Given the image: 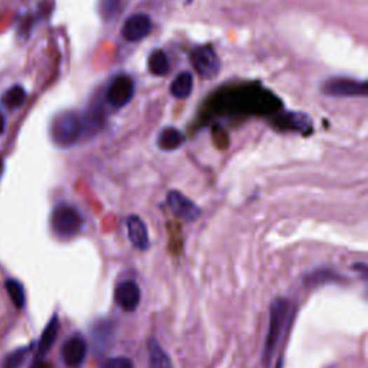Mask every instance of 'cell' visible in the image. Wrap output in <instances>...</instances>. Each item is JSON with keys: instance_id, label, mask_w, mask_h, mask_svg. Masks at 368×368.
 I'll return each mask as SVG.
<instances>
[{"instance_id": "6da1fadb", "label": "cell", "mask_w": 368, "mask_h": 368, "mask_svg": "<svg viewBox=\"0 0 368 368\" xmlns=\"http://www.w3.org/2000/svg\"><path fill=\"white\" fill-rule=\"evenodd\" d=\"M288 314H289V304L285 299L278 298L272 302L269 329H268V335H266L265 344H264V353H262L264 364H269L273 357V353L278 347L282 331H284Z\"/></svg>"}, {"instance_id": "7a4b0ae2", "label": "cell", "mask_w": 368, "mask_h": 368, "mask_svg": "<svg viewBox=\"0 0 368 368\" xmlns=\"http://www.w3.org/2000/svg\"><path fill=\"white\" fill-rule=\"evenodd\" d=\"M82 121L74 111H65L56 116L50 124V137L60 147L74 146L81 137Z\"/></svg>"}, {"instance_id": "3957f363", "label": "cell", "mask_w": 368, "mask_h": 368, "mask_svg": "<svg viewBox=\"0 0 368 368\" xmlns=\"http://www.w3.org/2000/svg\"><path fill=\"white\" fill-rule=\"evenodd\" d=\"M52 229L61 238H72L79 233L82 228V217L79 212L69 205L56 206L52 217Z\"/></svg>"}, {"instance_id": "277c9868", "label": "cell", "mask_w": 368, "mask_h": 368, "mask_svg": "<svg viewBox=\"0 0 368 368\" xmlns=\"http://www.w3.org/2000/svg\"><path fill=\"white\" fill-rule=\"evenodd\" d=\"M135 83L128 75H118L108 85L105 98L107 102L114 108L125 107L134 97Z\"/></svg>"}, {"instance_id": "5b68a950", "label": "cell", "mask_w": 368, "mask_h": 368, "mask_svg": "<svg viewBox=\"0 0 368 368\" xmlns=\"http://www.w3.org/2000/svg\"><path fill=\"white\" fill-rule=\"evenodd\" d=\"M191 62H193L196 72L199 74L202 78L212 79L220 71L219 56L210 45L196 48L191 53Z\"/></svg>"}, {"instance_id": "8992f818", "label": "cell", "mask_w": 368, "mask_h": 368, "mask_svg": "<svg viewBox=\"0 0 368 368\" xmlns=\"http://www.w3.org/2000/svg\"><path fill=\"white\" fill-rule=\"evenodd\" d=\"M322 91L331 97H365L367 82L350 78H331L324 83Z\"/></svg>"}, {"instance_id": "52a82bcc", "label": "cell", "mask_w": 368, "mask_h": 368, "mask_svg": "<svg viewBox=\"0 0 368 368\" xmlns=\"http://www.w3.org/2000/svg\"><path fill=\"white\" fill-rule=\"evenodd\" d=\"M151 27L153 22L147 13H134L124 22L121 35L128 42H139L151 32Z\"/></svg>"}, {"instance_id": "ba28073f", "label": "cell", "mask_w": 368, "mask_h": 368, "mask_svg": "<svg viewBox=\"0 0 368 368\" xmlns=\"http://www.w3.org/2000/svg\"><path fill=\"white\" fill-rule=\"evenodd\" d=\"M167 205L177 217L186 222H194L200 217L202 210L196 206L189 197L177 190H172L167 194Z\"/></svg>"}, {"instance_id": "9c48e42d", "label": "cell", "mask_w": 368, "mask_h": 368, "mask_svg": "<svg viewBox=\"0 0 368 368\" xmlns=\"http://www.w3.org/2000/svg\"><path fill=\"white\" fill-rule=\"evenodd\" d=\"M114 298L121 309L132 313L141 302V289L134 280H125L117 287Z\"/></svg>"}, {"instance_id": "30bf717a", "label": "cell", "mask_w": 368, "mask_h": 368, "mask_svg": "<svg viewBox=\"0 0 368 368\" xmlns=\"http://www.w3.org/2000/svg\"><path fill=\"white\" fill-rule=\"evenodd\" d=\"M125 226H127L128 239L132 243V246L138 250H143V252L147 250L150 247V238H149L146 223L138 216L131 214L125 219Z\"/></svg>"}, {"instance_id": "8fae6325", "label": "cell", "mask_w": 368, "mask_h": 368, "mask_svg": "<svg viewBox=\"0 0 368 368\" xmlns=\"http://www.w3.org/2000/svg\"><path fill=\"white\" fill-rule=\"evenodd\" d=\"M85 357H87V343L82 336H72L62 347V360L67 367L76 368L79 367Z\"/></svg>"}, {"instance_id": "7c38bea8", "label": "cell", "mask_w": 368, "mask_h": 368, "mask_svg": "<svg viewBox=\"0 0 368 368\" xmlns=\"http://www.w3.org/2000/svg\"><path fill=\"white\" fill-rule=\"evenodd\" d=\"M184 139L186 137L180 130L175 127H165L158 132L157 146L163 151H175L183 146Z\"/></svg>"}, {"instance_id": "4fadbf2b", "label": "cell", "mask_w": 368, "mask_h": 368, "mask_svg": "<svg viewBox=\"0 0 368 368\" xmlns=\"http://www.w3.org/2000/svg\"><path fill=\"white\" fill-rule=\"evenodd\" d=\"M193 91V75L190 72H180L170 85V93L177 100H186Z\"/></svg>"}, {"instance_id": "5bb4252c", "label": "cell", "mask_w": 368, "mask_h": 368, "mask_svg": "<svg viewBox=\"0 0 368 368\" xmlns=\"http://www.w3.org/2000/svg\"><path fill=\"white\" fill-rule=\"evenodd\" d=\"M149 365L150 368H173L172 361L156 339L149 341Z\"/></svg>"}, {"instance_id": "9a60e30c", "label": "cell", "mask_w": 368, "mask_h": 368, "mask_svg": "<svg viewBox=\"0 0 368 368\" xmlns=\"http://www.w3.org/2000/svg\"><path fill=\"white\" fill-rule=\"evenodd\" d=\"M58 329H60V321H58V318L53 317L50 320V322L48 324V327L45 328L41 341H39V351H38L39 358L42 355H45L50 350V347L53 346L56 335H58Z\"/></svg>"}, {"instance_id": "2e32d148", "label": "cell", "mask_w": 368, "mask_h": 368, "mask_svg": "<svg viewBox=\"0 0 368 368\" xmlns=\"http://www.w3.org/2000/svg\"><path fill=\"white\" fill-rule=\"evenodd\" d=\"M149 69L156 76H163L170 71L167 55L163 50H154L149 60Z\"/></svg>"}, {"instance_id": "e0dca14e", "label": "cell", "mask_w": 368, "mask_h": 368, "mask_svg": "<svg viewBox=\"0 0 368 368\" xmlns=\"http://www.w3.org/2000/svg\"><path fill=\"white\" fill-rule=\"evenodd\" d=\"M26 101V91L19 87V85H15L11 90H8L4 95V104L9 108V109H15L23 105V102Z\"/></svg>"}, {"instance_id": "ac0fdd59", "label": "cell", "mask_w": 368, "mask_h": 368, "mask_svg": "<svg viewBox=\"0 0 368 368\" xmlns=\"http://www.w3.org/2000/svg\"><path fill=\"white\" fill-rule=\"evenodd\" d=\"M124 0H100V13L104 20L114 19L123 9Z\"/></svg>"}, {"instance_id": "d6986e66", "label": "cell", "mask_w": 368, "mask_h": 368, "mask_svg": "<svg viewBox=\"0 0 368 368\" xmlns=\"http://www.w3.org/2000/svg\"><path fill=\"white\" fill-rule=\"evenodd\" d=\"M5 287H6V291H8L11 299L13 302V305L18 309L23 308V305H25V291H23V287H22L20 282H18L15 279H9L5 284Z\"/></svg>"}, {"instance_id": "ffe728a7", "label": "cell", "mask_w": 368, "mask_h": 368, "mask_svg": "<svg viewBox=\"0 0 368 368\" xmlns=\"http://www.w3.org/2000/svg\"><path fill=\"white\" fill-rule=\"evenodd\" d=\"M27 351H29V348L26 347V348H19V350H16L15 353L9 354V355L5 358L2 368H19V367L23 364V361L26 360Z\"/></svg>"}, {"instance_id": "44dd1931", "label": "cell", "mask_w": 368, "mask_h": 368, "mask_svg": "<svg viewBox=\"0 0 368 368\" xmlns=\"http://www.w3.org/2000/svg\"><path fill=\"white\" fill-rule=\"evenodd\" d=\"M101 368H134V362L127 357H112L105 360Z\"/></svg>"}, {"instance_id": "7402d4cb", "label": "cell", "mask_w": 368, "mask_h": 368, "mask_svg": "<svg viewBox=\"0 0 368 368\" xmlns=\"http://www.w3.org/2000/svg\"><path fill=\"white\" fill-rule=\"evenodd\" d=\"M31 368H50V364L48 361H43V360H38Z\"/></svg>"}, {"instance_id": "603a6c76", "label": "cell", "mask_w": 368, "mask_h": 368, "mask_svg": "<svg viewBox=\"0 0 368 368\" xmlns=\"http://www.w3.org/2000/svg\"><path fill=\"white\" fill-rule=\"evenodd\" d=\"M5 117H4V114H2V112H0V135H2L4 134V131H5Z\"/></svg>"}, {"instance_id": "cb8c5ba5", "label": "cell", "mask_w": 368, "mask_h": 368, "mask_svg": "<svg viewBox=\"0 0 368 368\" xmlns=\"http://www.w3.org/2000/svg\"><path fill=\"white\" fill-rule=\"evenodd\" d=\"M2 172H4V161L0 158V175H2Z\"/></svg>"}]
</instances>
